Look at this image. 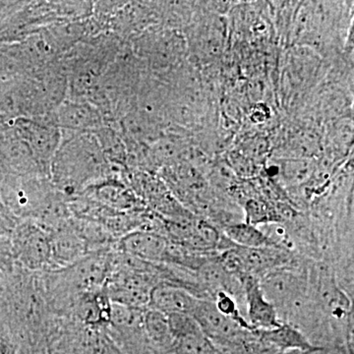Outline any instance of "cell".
I'll return each mask as SVG.
<instances>
[{
	"mask_svg": "<svg viewBox=\"0 0 354 354\" xmlns=\"http://www.w3.org/2000/svg\"><path fill=\"white\" fill-rule=\"evenodd\" d=\"M144 327L156 354H162L169 351L174 337L167 315L162 312L147 308L144 314Z\"/></svg>",
	"mask_w": 354,
	"mask_h": 354,
	"instance_id": "obj_11",
	"label": "cell"
},
{
	"mask_svg": "<svg viewBox=\"0 0 354 354\" xmlns=\"http://www.w3.org/2000/svg\"><path fill=\"white\" fill-rule=\"evenodd\" d=\"M19 223L20 220H18L0 200V237L9 239L16 225Z\"/></svg>",
	"mask_w": 354,
	"mask_h": 354,
	"instance_id": "obj_14",
	"label": "cell"
},
{
	"mask_svg": "<svg viewBox=\"0 0 354 354\" xmlns=\"http://www.w3.org/2000/svg\"><path fill=\"white\" fill-rule=\"evenodd\" d=\"M174 342L162 354H220L191 316L167 315Z\"/></svg>",
	"mask_w": 354,
	"mask_h": 354,
	"instance_id": "obj_4",
	"label": "cell"
},
{
	"mask_svg": "<svg viewBox=\"0 0 354 354\" xmlns=\"http://www.w3.org/2000/svg\"><path fill=\"white\" fill-rule=\"evenodd\" d=\"M16 264L25 271L39 274L53 271L51 232L38 221H20L9 237Z\"/></svg>",
	"mask_w": 354,
	"mask_h": 354,
	"instance_id": "obj_2",
	"label": "cell"
},
{
	"mask_svg": "<svg viewBox=\"0 0 354 354\" xmlns=\"http://www.w3.org/2000/svg\"><path fill=\"white\" fill-rule=\"evenodd\" d=\"M200 298L189 291L169 283H158L151 292L148 308L165 315L181 314L192 317Z\"/></svg>",
	"mask_w": 354,
	"mask_h": 354,
	"instance_id": "obj_8",
	"label": "cell"
},
{
	"mask_svg": "<svg viewBox=\"0 0 354 354\" xmlns=\"http://www.w3.org/2000/svg\"><path fill=\"white\" fill-rule=\"evenodd\" d=\"M192 318L218 351L241 344L253 335L248 324L221 313L212 300L199 299Z\"/></svg>",
	"mask_w": 354,
	"mask_h": 354,
	"instance_id": "obj_3",
	"label": "cell"
},
{
	"mask_svg": "<svg viewBox=\"0 0 354 354\" xmlns=\"http://www.w3.org/2000/svg\"><path fill=\"white\" fill-rule=\"evenodd\" d=\"M88 254L87 243L72 225L71 218L64 225L51 230L53 270L68 267Z\"/></svg>",
	"mask_w": 354,
	"mask_h": 354,
	"instance_id": "obj_7",
	"label": "cell"
},
{
	"mask_svg": "<svg viewBox=\"0 0 354 354\" xmlns=\"http://www.w3.org/2000/svg\"><path fill=\"white\" fill-rule=\"evenodd\" d=\"M255 333L261 341L277 349L279 353L290 351L304 353L312 348L302 333L286 323H281L278 327L270 330H255Z\"/></svg>",
	"mask_w": 354,
	"mask_h": 354,
	"instance_id": "obj_10",
	"label": "cell"
},
{
	"mask_svg": "<svg viewBox=\"0 0 354 354\" xmlns=\"http://www.w3.org/2000/svg\"><path fill=\"white\" fill-rule=\"evenodd\" d=\"M300 354H353L346 349L335 346H312Z\"/></svg>",
	"mask_w": 354,
	"mask_h": 354,
	"instance_id": "obj_16",
	"label": "cell"
},
{
	"mask_svg": "<svg viewBox=\"0 0 354 354\" xmlns=\"http://www.w3.org/2000/svg\"><path fill=\"white\" fill-rule=\"evenodd\" d=\"M220 354H279L277 349L268 346L264 342L261 341L253 330V335L246 341L241 344H235L230 348L221 349Z\"/></svg>",
	"mask_w": 354,
	"mask_h": 354,
	"instance_id": "obj_13",
	"label": "cell"
},
{
	"mask_svg": "<svg viewBox=\"0 0 354 354\" xmlns=\"http://www.w3.org/2000/svg\"><path fill=\"white\" fill-rule=\"evenodd\" d=\"M169 241L165 235L148 230H136L121 237L115 247L121 252L152 264H164Z\"/></svg>",
	"mask_w": 354,
	"mask_h": 354,
	"instance_id": "obj_5",
	"label": "cell"
},
{
	"mask_svg": "<svg viewBox=\"0 0 354 354\" xmlns=\"http://www.w3.org/2000/svg\"><path fill=\"white\" fill-rule=\"evenodd\" d=\"M300 351H285V353H281L279 354H300Z\"/></svg>",
	"mask_w": 354,
	"mask_h": 354,
	"instance_id": "obj_17",
	"label": "cell"
},
{
	"mask_svg": "<svg viewBox=\"0 0 354 354\" xmlns=\"http://www.w3.org/2000/svg\"><path fill=\"white\" fill-rule=\"evenodd\" d=\"M0 354H19L9 332H0Z\"/></svg>",
	"mask_w": 354,
	"mask_h": 354,
	"instance_id": "obj_15",
	"label": "cell"
},
{
	"mask_svg": "<svg viewBox=\"0 0 354 354\" xmlns=\"http://www.w3.org/2000/svg\"><path fill=\"white\" fill-rule=\"evenodd\" d=\"M55 124L73 131L95 128L102 118L97 109L86 102H64L55 111Z\"/></svg>",
	"mask_w": 354,
	"mask_h": 354,
	"instance_id": "obj_9",
	"label": "cell"
},
{
	"mask_svg": "<svg viewBox=\"0 0 354 354\" xmlns=\"http://www.w3.org/2000/svg\"><path fill=\"white\" fill-rule=\"evenodd\" d=\"M50 179L65 197L73 199L91 181L106 176L101 146L93 135H76L64 141L51 160Z\"/></svg>",
	"mask_w": 354,
	"mask_h": 354,
	"instance_id": "obj_1",
	"label": "cell"
},
{
	"mask_svg": "<svg viewBox=\"0 0 354 354\" xmlns=\"http://www.w3.org/2000/svg\"><path fill=\"white\" fill-rule=\"evenodd\" d=\"M225 237L234 245L246 248L277 247L257 225L248 223H236L225 227ZM278 248V247H277Z\"/></svg>",
	"mask_w": 354,
	"mask_h": 354,
	"instance_id": "obj_12",
	"label": "cell"
},
{
	"mask_svg": "<svg viewBox=\"0 0 354 354\" xmlns=\"http://www.w3.org/2000/svg\"><path fill=\"white\" fill-rule=\"evenodd\" d=\"M245 305V318L254 330H270L278 327L279 321L277 310L265 297L260 279L248 277L242 281Z\"/></svg>",
	"mask_w": 354,
	"mask_h": 354,
	"instance_id": "obj_6",
	"label": "cell"
}]
</instances>
